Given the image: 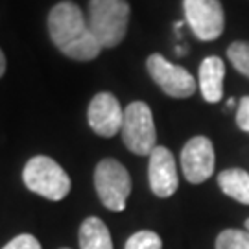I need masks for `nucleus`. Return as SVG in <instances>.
I'll return each instance as SVG.
<instances>
[{"mask_svg":"<svg viewBox=\"0 0 249 249\" xmlns=\"http://www.w3.org/2000/svg\"><path fill=\"white\" fill-rule=\"evenodd\" d=\"M151 192L157 197H170L176 194L179 187L176 160L168 148L157 146L150 153V166H148Z\"/></svg>","mask_w":249,"mask_h":249,"instance_id":"9d476101","label":"nucleus"},{"mask_svg":"<svg viewBox=\"0 0 249 249\" xmlns=\"http://www.w3.org/2000/svg\"><path fill=\"white\" fill-rule=\"evenodd\" d=\"M48 32L55 48L76 61H92L102 52L83 17V11L74 2H59L48 13Z\"/></svg>","mask_w":249,"mask_h":249,"instance_id":"f257e3e1","label":"nucleus"},{"mask_svg":"<svg viewBox=\"0 0 249 249\" xmlns=\"http://www.w3.org/2000/svg\"><path fill=\"white\" fill-rule=\"evenodd\" d=\"M246 231L249 232V218H248V220H246Z\"/></svg>","mask_w":249,"mask_h":249,"instance_id":"412c9836","label":"nucleus"},{"mask_svg":"<svg viewBox=\"0 0 249 249\" xmlns=\"http://www.w3.org/2000/svg\"><path fill=\"white\" fill-rule=\"evenodd\" d=\"M216 249H249V232L240 229H225L216 238Z\"/></svg>","mask_w":249,"mask_h":249,"instance_id":"4468645a","label":"nucleus"},{"mask_svg":"<svg viewBox=\"0 0 249 249\" xmlns=\"http://www.w3.org/2000/svg\"><path fill=\"white\" fill-rule=\"evenodd\" d=\"M181 168L188 183H203L214 174V146L207 137L190 139L181 151Z\"/></svg>","mask_w":249,"mask_h":249,"instance_id":"1a4fd4ad","label":"nucleus"},{"mask_svg":"<svg viewBox=\"0 0 249 249\" xmlns=\"http://www.w3.org/2000/svg\"><path fill=\"white\" fill-rule=\"evenodd\" d=\"M227 57L236 71L249 78V43L236 41L227 48Z\"/></svg>","mask_w":249,"mask_h":249,"instance_id":"2eb2a0df","label":"nucleus"},{"mask_svg":"<svg viewBox=\"0 0 249 249\" xmlns=\"http://www.w3.org/2000/svg\"><path fill=\"white\" fill-rule=\"evenodd\" d=\"M185 20L199 41H214L223 34L225 15L220 0H183Z\"/></svg>","mask_w":249,"mask_h":249,"instance_id":"0eeeda50","label":"nucleus"},{"mask_svg":"<svg viewBox=\"0 0 249 249\" xmlns=\"http://www.w3.org/2000/svg\"><path fill=\"white\" fill-rule=\"evenodd\" d=\"M129 15L131 8L127 0H90L87 22L102 48H115L122 43Z\"/></svg>","mask_w":249,"mask_h":249,"instance_id":"f03ea898","label":"nucleus"},{"mask_svg":"<svg viewBox=\"0 0 249 249\" xmlns=\"http://www.w3.org/2000/svg\"><path fill=\"white\" fill-rule=\"evenodd\" d=\"M87 120L90 129L100 137H115L122 131L124 124V109L120 107L118 100L111 92H98L90 100L87 109Z\"/></svg>","mask_w":249,"mask_h":249,"instance_id":"6e6552de","label":"nucleus"},{"mask_svg":"<svg viewBox=\"0 0 249 249\" xmlns=\"http://www.w3.org/2000/svg\"><path fill=\"white\" fill-rule=\"evenodd\" d=\"M94 188L106 209L113 213H122L131 194L129 172L116 159L100 160L94 170Z\"/></svg>","mask_w":249,"mask_h":249,"instance_id":"20e7f679","label":"nucleus"},{"mask_svg":"<svg viewBox=\"0 0 249 249\" xmlns=\"http://www.w3.org/2000/svg\"><path fill=\"white\" fill-rule=\"evenodd\" d=\"M4 72H6V55H4L2 48H0V78L4 76Z\"/></svg>","mask_w":249,"mask_h":249,"instance_id":"6ab92c4d","label":"nucleus"},{"mask_svg":"<svg viewBox=\"0 0 249 249\" xmlns=\"http://www.w3.org/2000/svg\"><path fill=\"white\" fill-rule=\"evenodd\" d=\"M225 65L218 55L205 57L199 65V90L209 104L220 102L223 96Z\"/></svg>","mask_w":249,"mask_h":249,"instance_id":"9b49d317","label":"nucleus"},{"mask_svg":"<svg viewBox=\"0 0 249 249\" xmlns=\"http://www.w3.org/2000/svg\"><path fill=\"white\" fill-rule=\"evenodd\" d=\"M61 249H69V248H61Z\"/></svg>","mask_w":249,"mask_h":249,"instance_id":"4be33fe9","label":"nucleus"},{"mask_svg":"<svg viewBox=\"0 0 249 249\" xmlns=\"http://www.w3.org/2000/svg\"><path fill=\"white\" fill-rule=\"evenodd\" d=\"M120 133L129 151L135 155H150L157 148V131L150 106L144 102H133L125 107Z\"/></svg>","mask_w":249,"mask_h":249,"instance_id":"39448f33","label":"nucleus"},{"mask_svg":"<svg viewBox=\"0 0 249 249\" xmlns=\"http://www.w3.org/2000/svg\"><path fill=\"white\" fill-rule=\"evenodd\" d=\"M218 185L225 196L236 199L238 203L249 205V174L242 168H229L220 172Z\"/></svg>","mask_w":249,"mask_h":249,"instance_id":"ddd939ff","label":"nucleus"},{"mask_svg":"<svg viewBox=\"0 0 249 249\" xmlns=\"http://www.w3.org/2000/svg\"><path fill=\"white\" fill-rule=\"evenodd\" d=\"M81 249H113V238L107 225L96 216L85 218L80 225Z\"/></svg>","mask_w":249,"mask_h":249,"instance_id":"f8f14e48","label":"nucleus"},{"mask_svg":"<svg viewBox=\"0 0 249 249\" xmlns=\"http://www.w3.org/2000/svg\"><path fill=\"white\" fill-rule=\"evenodd\" d=\"M124 249H162V240L153 231H137L127 238Z\"/></svg>","mask_w":249,"mask_h":249,"instance_id":"dca6fc26","label":"nucleus"},{"mask_svg":"<svg viewBox=\"0 0 249 249\" xmlns=\"http://www.w3.org/2000/svg\"><path fill=\"white\" fill-rule=\"evenodd\" d=\"M22 181L34 194L50 201H61L71 192V178L65 170L46 155H36L26 162L22 170Z\"/></svg>","mask_w":249,"mask_h":249,"instance_id":"7ed1b4c3","label":"nucleus"},{"mask_svg":"<svg viewBox=\"0 0 249 249\" xmlns=\"http://www.w3.org/2000/svg\"><path fill=\"white\" fill-rule=\"evenodd\" d=\"M236 124H238L242 131H248L249 133V96H244L240 100L238 113H236Z\"/></svg>","mask_w":249,"mask_h":249,"instance_id":"a211bd4d","label":"nucleus"},{"mask_svg":"<svg viewBox=\"0 0 249 249\" xmlns=\"http://www.w3.org/2000/svg\"><path fill=\"white\" fill-rule=\"evenodd\" d=\"M2 249H43V248H41V244H39V240H37L34 234L24 232V234H18L11 242H8Z\"/></svg>","mask_w":249,"mask_h":249,"instance_id":"f3484780","label":"nucleus"},{"mask_svg":"<svg viewBox=\"0 0 249 249\" xmlns=\"http://www.w3.org/2000/svg\"><path fill=\"white\" fill-rule=\"evenodd\" d=\"M232 106H234V100H229V102H227V107H232Z\"/></svg>","mask_w":249,"mask_h":249,"instance_id":"aec40b11","label":"nucleus"},{"mask_svg":"<svg viewBox=\"0 0 249 249\" xmlns=\"http://www.w3.org/2000/svg\"><path fill=\"white\" fill-rule=\"evenodd\" d=\"M146 69L151 80L172 98H188L196 92L197 83L194 76L185 67L170 63L160 53H151L146 61Z\"/></svg>","mask_w":249,"mask_h":249,"instance_id":"423d86ee","label":"nucleus"}]
</instances>
